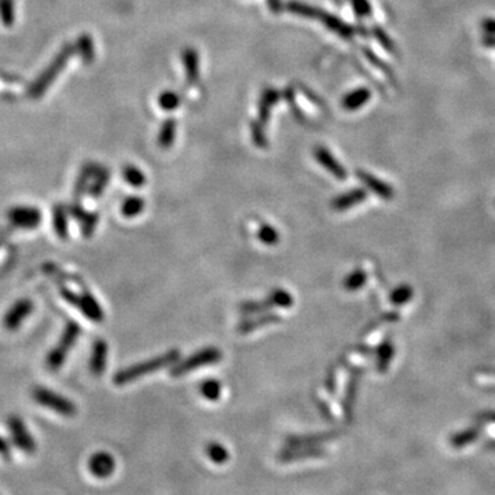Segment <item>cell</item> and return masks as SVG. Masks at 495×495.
Here are the masks:
<instances>
[{
	"instance_id": "cell-1",
	"label": "cell",
	"mask_w": 495,
	"mask_h": 495,
	"mask_svg": "<svg viewBox=\"0 0 495 495\" xmlns=\"http://www.w3.org/2000/svg\"><path fill=\"white\" fill-rule=\"evenodd\" d=\"M179 358H180L179 350H171L156 358H151L144 362H139L136 365L125 368L123 371H118L113 377V381L118 386H123L125 384L136 381L138 378L144 377L153 371H161L167 366H174L179 361Z\"/></svg>"
},
{
	"instance_id": "cell-2",
	"label": "cell",
	"mask_w": 495,
	"mask_h": 495,
	"mask_svg": "<svg viewBox=\"0 0 495 495\" xmlns=\"http://www.w3.org/2000/svg\"><path fill=\"white\" fill-rule=\"evenodd\" d=\"M80 335L82 326L77 322L68 321L65 324L58 343L48 351L46 357V366L48 371H58L65 365V361L72 348L76 346Z\"/></svg>"
},
{
	"instance_id": "cell-3",
	"label": "cell",
	"mask_w": 495,
	"mask_h": 495,
	"mask_svg": "<svg viewBox=\"0 0 495 495\" xmlns=\"http://www.w3.org/2000/svg\"><path fill=\"white\" fill-rule=\"evenodd\" d=\"M75 50H76L75 46L66 43L58 51V54L54 57V59L48 64V66L39 75V77L30 86V88H29V97L30 98L37 100L48 90V87L54 83V80H57L59 73L65 69V66L69 62L71 57L73 55Z\"/></svg>"
},
{
	"instance_id": "cell-4",
	"label": "cell",
	"mask_w": 495,
	"mask_h": 495,
	"mask_svg": "<svg viewBox=\"0 0 495 495\" xmlns=\"http://www.w3.org/2000/svg\"><path fill=\"white\" fill-rule=\"evenodd\" d=\"M59 293L64 300H66L69 304L76 307L90 321L97 322V324L104 321L105 312H104L100 301L94 297V295L90 290L83 289V292L77 293L76 290L71 289L68 285L61 283Z\"/></svg>"
},
{
	"instance_id": "cell-5",
	"label": "cell",
	"mask_w": 495,
	"mask_h": 495,
	"mask_svg": "<svg viewBox=\"0 0 495 495\" xmlns=\"http://www.w3.org/2000/svg\"><path fill=\"white\" fill-rule=\"evenodd\" d=\"M32 399L41 407L48 409L62 417H73L77 413V406L73 403V400L47 386H35L32 389Z\"/></svg>"
},
{
	"instance_id": "cell-6",
	"label": "cell",
	"mask_w": 495,
	"mask_h": 495,
	"mask_svg": "<svg viewBox=\"0 0 495 495\" xmlns=\"http://www.w3.org/2000/svg\"><path fill=\"white\" fill-rule=\"evenodd\" d=\"M222 359H223V354L219 348L207 347V348H203V350L194 353L193 355H190L189 358H186L183 361H178L171 369V375L182 377V375H186L187 373L196 371V369L215 365Z\"/></svg>"
},
{
	"instance_id": "cell-7",
	"label": "cell",
	"mask_w": 495,
	"mask_h": 495,
	"mask_svg": "<svg viewBox=\"0 0 495 495\" xmlns=\"http://www.w3.org/2000/svg\"><path fill=\"white\" fill-rule=\"evenodd\" d=\"M7 221L14 229L33 230L40 226L43 221V215L37 207L15 205L8 209Z\"/></svg>"
},
{
	"instance_id": "cell-8",
	"label": "cell",
	"mask_w": 495,
	"mask_h": 495,
	"mask_svg": "<svg viewBox=\"0 0 495 495\" xmlns=\"http://www.w3.org/2000/svg\"><path fill=\"white\" fill-rule=\"evenodd\" d=\"M35 310V303L29 297H22L14 301L3 315V326L8 332H15L29 318Z\"/></svg>"
},
{
	"instance_id": "cell-9",
	"label": "cell",
	"mask_w": 495,
	"mask_h": 495,
	"mask_svg": "<svg viewBox=\"0 0 495 495\" xmlns=\"http://www.w3.org/2000/svg\"><path fill=\"white\" fill-rule=\"evenodd\" d=\"M7 427H8V432L11 435L12 443L24 453L26 454H33L37 449L36 446V440L32 436V433L29 432L26 424L24 422V420L18 415H10L7 420Z\"/></svg>"
},
{
	"instance_id": "cell-10",
	"label": "cell",
	"mask_w": 495,
	"mask_h": 495,
	"mask_svg": "<svg viewBox=\"0 0 495 495\" xmlns=\"http://www.w3.org/2000/svg\"><path fill=\"white\" fill-rule=\"evenodd\" d=\"M88 469L97 479H108L116 469V460L108 451H97L90 457Z\"/></svg>"
},
{
	"instance_id": "cell-11",
	"label": "cell",
	"mask_w": 495,
	"mask_h": 495,
	"mask_svg": "<svg viewBox=\"0 0 495 495\" xmlns=\"http://www.w3.org/2000/svg\"><path fill=\"white\" fill-rule=\"evenodd\" d=\"M108 354H109V346L105 340L98 339L91 351L90 357V371L94 377H101L106 369L108 364Z\"/></svg>"
},
{
	"instance_id": "cell-12",
	"label": "cell",
	"mask_w": 495,
	"mask_h": 495,
	"mask_svg": "<svg viewBox=\"0 0 495 495\" xmlns=\"http://www.w3.org/2000/svg\"><path fill=\"white\" fill-rule=\"evenodd\" d=\"M314 156L315 160L326 169L329 171L336 179L339 180H346L347 178V171L344 169V167L333 157V154L325 149V147H317L314 150Z\"/></svg>"
},
{
	"instance_id": "cell-13",
	"label": "cell",
	"mask_w": 495,
	"mask_h": 495,
	"mask_svg": "<svg viewBox=\"0 0 495 495\" xmlns=\"http://www.w3.org/2000/svg\"><path fill=\"white\" fill-rule=\"evenodd\" d=\"M100 165L95 164V162H86L77 176V180H76V185H75V200L73 203H80L82 201V197L86 192H88V185H90V180H93V178L95 176L97 171H98Z\"/></svg>"
},
{
	"instance_id": "cell-14",
	"label": "cell",
	"mask_w": 495,
	"mask_h": 495,
	"mask_svg": "<svg viewBox=\"0 0 495 495\" xmlns=\"http://www.w3.org/2000/svg\"><path fill=\"white\" fill-rule=\"evenodd\" d=\"M366 197H368V193L364 189H354V190H350L342 196H337L332 201V208L337 212H344V211H348L351 207H355L359 203L365 201Z\"/></svg>"
},
{
	"instance_id": "cell-15",
	"label": "cell",
	"mask_w": 495,
	"mask_h": 495,
	"mask_svg": "<svg viewBox=\"0 0 495 495\" xmlns=\"http://www.w3.org/2000/svg\"><path fill=\"white\" fill-rule=\"evenodd\" d=\"M53 219V229L55 236L59 240H68L69 239V209L65 208L62 204H57L53 208L51 214Z\"/></svg>"
},
{
	"instance_id": "cell-16",
	"label": "cell",
	"mask_w": 495,
	"mask_h": 495,
	"mask_svg": "<svg viewBox=\"0 0 495 495\" xmlns=\"http://www.w3.org/2000/svg\"><path fill=\"white\" fill-rule=\"evenodd\" d=\"M281 322V317L277 315V314H272V312H264V314H260L259 317H253V318H249L243 321L237 330L240 335H249L252 332H254L256 329L259 328H263V326H268V325H272V324H278Z\"/></svg>"
},
{
	"instance_id": "cell-17",
	"label": "cell",
	"mask_w": 495,
	"mask_h": 495,
	"mask_svg": "<svg viewBox=\"0 0 495 495\" xmlns=\"http://www.w3.org/2000/svg\"><path fill=\"white\" fill-rule=\"evenodd\" d=\"M186 80L190 84H196L200 80V57L194 48H186L182 55Z\"/></svg>"
},
{
	"instance_id": "cell-18",
	"label": "cell",
	"mask_w": 495,
	"mask_h": 495,
	"mask_svg": "<svg viewBox=\"0 0 495 495\" xmlns=\"http://www.w3.org/2000/svg\"><path fill=\"white\" fill-rule=\"evenodd\" d=\"M359 180L366 185V187H369L371 192H374L377 196H380L384 200H391L393 197V190L389 185L384 183L382 180H380L378 178L373 176L371 174L365 172V171H358L357 172Z\"/></svg>"
},
{
	"instance_id": "cell-19",
	"label": "cell",
	"mask_w": 495,
	"mask_h": 495,
	"mask_svg": "<svg viewBox=\"0 0 495 495\" xmlns=\"http://www.w3.org/2000/svg\"><path fill=\"white\" fill-rule=\"evenodd\" d=\"M325 453L321 449L315 447H292L290 450H283L279 456V460L283 463H293L306 458H319L324 457Z\"/></svg>"
},
{
	"instance_id": "cell-20",
	"label": "cell",
	"mask_w": 495,
	"mask_h": 495,
	"mask_svg": "<svg viewBox=\"0 0 495 495\" xmlns=\"http://www.w3.org/2000/svg\"><path fill=\"white\" fill-rule=\"evenodd\" d=\"M279 101V93L275 91L274 88H267L260 98L259 102V122L265 125L268 119H270V113H271V108Z\"/></svg>"
},
{
	"instance_id": "cell-21",
	"label": "cell",
	"mask_w": 495,
	"mask_h": 495,
	"mask_svg": "<svg viewBox=\"0 0 495 495\" xmlns=\"http://www.w3.org/2000/svg\"><path fill=\"white\" fill-rule=\"evenodd\" d=\"M335 433H312V435H301V436H290L286 439V443L292 447H312L322 442L332 439Z\"/></svg>"
},
{
	"instance_id": "cell-22",
	"label": "cell",
	"mask_w": 495,
	"mask_h": 495,
	"mask_svg": "<svg viewBox=\"0 0 495 495\" xmlns=\"http://www.w3.org/2000/svg\"><path fill=\"white\" fill-rule=\"evenodd\" d=\"M319 19L322 21V24H324L328 29L333 30L335 33H337V35H340V36H343V37H351V36L354 35V29H353L351 26H348L347 24H344L342 19H339L337 17H335V15H332V14H328V12L321 11Z\"/></svg>"
},
{
	"instance_id": "cell-23",
	"label": "cell",
	"mask_w": 495,
	"mask_h": 495,
	"mask_svg": "<svg viewBox=\"0 0 495 495\" xmlns=\"http://www.w3.org/2000/svg\"><path fill=\"white\" fill-rule=\"evenodd\" d=\"M369 100H371V91L366 88H358L353 93H350L344 98L343 106L347 111H357V109L362 108L364 105H366Z\"/></svg>"
},
{
	"instance_id": "cell-24",
	"label": "cell",
	"mask_w": 495,
	"mask_h": 495,
	"mask_svg": "<svg viewBox=\"0 0 495 495\" xmlns=\"http://www.w3.org/2000/svg\"><path fill=\"white\" fill-rule=\"evenodd\" d=\"M82 58V61L84 64H91L95 58V47H94V41H93V37L87 33L82 35L79 39H77V43H76V47H75Z\"/></svg>"
},
{
	"instance_id": "cell-25",
	"label": "cell",
	"mask_w": 495,
	"mask_h": 495,
	"mask_svg": "<svg viewBox=\"0 0 495 495\" xmlns=\"http://www.w3.org/2000/svg\"><path fill=\"white\" fill-rule=\"evenodd\" d=\"M275 307V301L272 295L270 293V296L265 300L261 301H245L240 306V312L245 314V315H254V314H263L267 312L268 310Z\"/></svg>"
},
{
	"instance_id": "cell-26",
	"label": "cell",
	"mask_w": 495,
	"mask_h": 495,
	"mask_svg": "<svg viewBox=\"0 0 495 495\" xmlns=\"http://www.w3.org/2000/svg\"><path fill=\"white\" fill-rule=\"evenodd\" d=\"M109 179H111L109 169L106 167H100L95 176L93 178V183L88 186V194L91 197H100L104 193Z\"/></svg>"
},
{
	"instance_id": "cell-27",
	"label": "cell",
	"mask_w": 495,
	"mask_h": 495,
	"mask_svg": "<svg viewBox=\"0 0 495 495\" xmlns=\"http://www.w3.org/2000/svg\"><path fill=\"white\" fill-rule=\"evenodd\" d=\"M222 391H223V386H222V382L215 380V378H209V380H205L201 382L200 385V392L201 395L207 399V400H211V402H216L221 399L222 396Z\"/></svg>"
},
{
	"instance_id": "cell-28",
	"label": "cell",
	"mask_w": 495,
	"mask_h": 495,
	"mask_svg": "<svg viewBox=\"0 0 495 495\" xmlns=\"http://www.w3.org/2000/svg\"><path fill=\"white\" fill-rule=\"evenodd\" d=\"M144 205H146L144 200L139 196L127 197L122 204V214L125 218H135L143 212Z\"/></svg>"
},
{
	"instance_id": "cell-29",
	"label": "cell",
	"mask_w": 495,
	"mask_h": 495,
	"mask_svg": "<svg viewBox=\"0 0 495 495\" xmlns=\"http://www.w3.org/2000/svg\"><path fill=\"white\" fill-rule=\"evenodd\" d=\"M176 135V122L174 119H167L162 124L158 135V144L162 149H169L174 144Z\"/></svg>"
},
{
	"instance_id": "cell-30",
	"label": "cell",
	"mask_w": 495,
	"mask_h": 495,
	"mask_svg": "<svg viewBox=\"0 0 495 495\" xmlns=\"http://www.w3.org/2000/svg\"><path fill=\"white\" fill-rule=\"evenodd\" d=\"M207 456L216 465L226 464L229 461V458H230V454H229L227 449L223 445L216 443V442H214V443L207 446Z\"/></svg>"
},
{
	"instance_id": "cell-31",
	"label": "cell",
	"mask_w": 495,
	"mask_h": 495,
	"mask_svg": "<svg viewBox=\"0 0 495 495\" xmlns=\"http://www.w3.org/2000/svg\"><path fill=\"white\" fill-rule=\"evenodd\" d=\"M286 8L289 12L296 14V15H301V17H307V18H319L321 10L314 8L306 3H300L296 0H292L286 4Z\"/></svg>"
},
{
	"instance_id": "cell-32",
	"label": "cell",
	"mask_w": 495,
	"mask_h": 495,
	"mask_svg": "<svg viewBox=\"0 0 495 495\" xmlns=\"http://www.w3.org/2000/svg\"><path fill=\"white\" fill-rule=\"evenodd\" d=\"M123 176L125 182L132 187H142L146 183V175L133 165H125L123 168Z\"/></svg>"
},
{
	"instance_id": "cell-33",
	"label": "cell",
	"mask_w": 495,
	"mask_h": 495,
	"mask_svg": "<svg viewBox=\"0 0 495 495\" xmlns=\"http://www.w3.org/2000/svg\"><path fill=\"white\" fill-rule=\"evenodd\" d=\"M98 222H100L98 214H95V212H87V211H86L84 216L79 221L80 227H82V234H83V237H86V239L93 237V234H94V232H95V229H97V226H98Z\"/></svg>"
},
{
	"instance_id": "cell-34",
	"label": "cell",
	"mask_w": 495,
	"mask_h": 495,
	"mask_svg": "<svg viewBox=\"0 0 495 495\" xmlns=\"http://www.w3.org/2000/svg\"><path fill=\"white\" fill-rule=\"evenodd\" d=\"M257 237L264 245H268V247L277 245L279 243V239H281L278 230L275 227L270 226V225H261L259 227Z\"/></svg>"
},
{
	"instance_id": "cell-35",
	"label": "cell",
	"mask_w": 495,
	"mask_h": 495,
	"mask_svg": "<svg viewBox=\"0 0 495 495\" xmlns=\"http://www.w3.org/2000/svg\"><path fill=\"white\" fill-rule=\"evenodd\" d=\"M366 272L364 270H355L350 272L344 279V288L350 292H355L361 289L366 282Z\"/></svg>"
},
{
	"instance_id": "cell-36",
	"label": "cell",
	"mask_w": 495,
	"mask_h": 495,
	"mask_svg": "<svg viewBox=\"0 0 495 495\" xmlns=\"http://www.w3.org/2000/svg\"><path fill=\"white\" fill-rule=\"evenodd\" d=\"M0 19L4 26L10 28L15 21V3L14 0H0Z\"/></svg>"
},
{
	"instance_id": "cell-37",
	"label": "cell",
	"mask_w": 495,
	"mask_h": 495,
	"mask_svg": "<svg viewBox=\"0 0 495 495\" xmlns=\"http://www.w3.org/2000/svg\"><path fill=\"white\" fill-rule=\"evenodd\" d=\"M158 105L164 112H172L180 105V98L174 91H164L158 97Z\"/></svg>"
},
{
	"instance_id": "cell-38",
	"label": "cell",
	"mask_w": 495,
	"mask_h": 495,
	"mask_svg": "<svg viewBox=\"0 0 495 495\" xmlns=\"http://www.w3.org/2000/svg\"><path fill=\"white\" fill-rule=\"evenodd\" d=\"M250 135H252V140L253 143L260 147V149H265L268 146V140L264 132V125L260 122H253L250 124Z\"/></svg>"
},
{
	"instance_id": "cell-39",
	"label": "cell",
	"mask_w": 495,
	"mask_h": 495,
	"mask_svg": "<svg viewBox=\"0 0 495 495\" xmlns=\"http://www.w3.org/2000/svg\"><path fill=\"white\" fill-rule=\"evenodd\" d=\"M393 357V348H392V344L391 343H384L381 346V348L378 350V359H377V369L380 371H386L388 369V365H389V361L392 359Z\"/></svg>"
},
{
	"instance_id": "cell-40",
	"label": "cell",
	"mask_w": 495,
	"mask_h": 495,
	"mask_svg": "<svg viewBox=\"0 0 495 495\" xmlns=\"http://www.w3.org/2000/svg\"><path fill=\"white\" fill-rule=\"evenodd\" d=\"M271 295L274 297L275 307H278V308H290L295 303L293 296L285 289H275L271 292Z\"/></svg>"
},
{
	"instance_id": "cell-41",
	"label": "cell",
	"mask_w": 495,
	"mask_h": 495,
	"mask_svg": "<svg viewBox=\"0 0 495 495\" xmlns=\"http://www.w3.org/2000/svg\"><path fill=\"white\" fill-rule=\"evenodd\" d=\"M413 295V290L410 286H406V285H402L400 288L395 289L391 295V301L395 303V304H403L406 303L407 300H410Z\"/></svg>"
},
{
	"instance_id": "cell-42",
	"label": "cell",
	"mask_w": 495,
	"mask_h": 495,
	"mask_svg": "<svg viewBox=\"0 0 495 495\" xmlns=\"http://www.w3.org/2000/svg\"><path fill=\"white\" fill-rule=\"evenodd\" d=\"M351 1H353V6L358 15L368 17L371 14V7L368 0H351Z\"/></svg>"
},
{
	"instance_id": "cell-43",
	"label": "cell",
	"mask_w": 495,
	"mask_h": 495,
	"mask_svg": "<svg viewBox=\"0 0 495 495\" xmlns=\"http://www.w3.org/2000/svg\"><path fill=\"white\" fill-rule=\"evenodd\" d=\"M374 35H375V37H377V40L381 43V46L382 47H385L388 51H393V46H392V40L381 30V29H378V28H375L374 29Z\"/></svg>"
},
{
	"instance_id": "cell-44",
	"label": "cell",
	"mask_w": 495,
	"mask_h": 495,
	"mask_svg": "<svg viewBox=\"0 0 495 495\" xmlns=\"http://www.w3.org/2000/svg\"><path fill=\"white\" fill-rule=\"evenodd\" d=\"M476 436V432L474 431H468V432H464V433H460L454 438V445L457 446H464L467 445L468 442H472V439H475Z\"/></svg>"
},
{
	"instance_id": "cell-45",
	"label": "cell",
	"mask_w": 495,
	"mask_h": 495,
	"mask_svg": "<svg viewBox=\"0 0 495 495\" xmlns=\"http://www.w3.org/2000/svg\"><path fill=\"white\" fill-rule=\"evenodd\" d=\"M10 446L8 443L6 442L4 438L0 436V457H4V458H8L10 457Z\"/></svg>"
},
{
	"instance_id": "cell-46",
	"label": "cell",
	"mask_w": 495,
	"mask_h": 495,
	"mask_svg": "<svg viewBox=\"0 0 495 495\" xmlns=\"http://www.w3.org/2000/svg\"><path fill=\"white\" fill-rule=\"evenodd\" d=\"M268 7L272 14H279L282 11V1L281 0H268Z\"/></svg>"
},
{
	"instance_id": "cell-47",
	"label": "cell",
	"mask_w": 495,
	"mask_h": 495,
	"mask_svg": "<svg viewBox=\"0 0 495 495\" xmlns=\"http://www.w3.org/2000/svg\"><path fill=\"white\" fill-rule=\"evenodd\" d=\"M483 28H485V30L487 32V33H490V35H495V19H486L485 22H483Z\"/></svg>"
}]
</instances>
